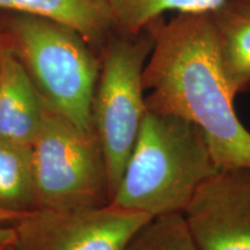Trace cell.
<instances>
[{"mask_svg": "<svg viewBox=\"0 0 250 250\" xmlns=\"http://www.w3.org/2000/svg\"><path fill=\"white\" fill-rule=\"evenodd\" d=\"M44 102L7 36H0V139L31 145L44 118Z\"/></svg>", "mask_w": 250, "mask_h": 250, "instance_id": "ba28073f", "label": "cell"}, {"mask_svg": "<svg viewBox=\"0 0 250 250\" xmlns=\"http://www.w3.org/2000/svg\"><path fill=\"white\" fill-rule=\"evenodd\" d=\"M219 169L195 123L147 109L110 204L151 218L183 213Z\"/></svg>", "mask_w": 250, "mask_h": 250, "instance_id": "7a4b0ae2", "label": "cell"}, {"mask_svg": "<svg viewBox=\"0 0 250 250\" xmlns=\"http://www.w3.org/2000/svg\"><path fill=\"white\" fill-rule=\"evenodd\" d=\"M182 214L199 250H250V167L219 169Z\"/></svg>", "mask_w": 250, "mask_h": 250, "instance_id": "52a82bcc", "label": "cell"}, {"mask_svg": "<svg viewBox=\"0 0 250 250\" xmlns=\"http://www.w3.org/2000/svg\"><path fill=\"white\" fill-rule=\"evenodd\" d=\"M125 250H199L182 213L153 218Z\"/></svg>", "mask_w": 250, "mask_h": 250, "instance_id": "4fadbf2b", "label": "cell"}, {"mask_svg": "<svg viewBox=\"0 0 250 250\" xmlns=\"http://www.w3.org/2000/svg\"><path fill=\"white\" fill-rule=\"evenodd\" d=\"M0 9L67 24L93 49L103 48L116 28L108 0H0Z\"/></svg>", "mask_w": 250, "mask_h": 250, "instance_id": "9c48e42d", "label": "cell"}, {"mask_svg": "<svg viewBox=\"0 0 250 250\" xmlns=\"http://www.w3.org/2000/svg\"><path fill=\"white\" fill-rule=\"evenodd\" d=\"M0 210L35 211L31 145L0 139Z\"/></svg>", "mask_w": 250, "mask_h": 250, "instance_id": "8fae6325", "label": "cell"}, {"mask_svg": "<svg viewBox=\"0 0 250 250\" xmlns=\"http://www.w3.org/2000/svg\"><path fill=\"white\" fill-rule=\"evenodd\" d=\"M0 250H15V249H14L13 243H12V245H5V246H1V247H0Z\"/></svg>", "mask_w": 250, "mask_h": 250, "instance_id": "9a60e30c", "label": "cell"}, {"mask_svg": "<svg viewBox=\"0 0 250 250\" xmlns=\"http://www.w3.org/2000/svg\"><path fill=\"white\" fill-rule=\"evenodd\" d=\"M153 44L146 28L137 35L109 39L102 48L92 125L107 165L110 201L147 112L143 73Z\"/></svg>", "mask_w": 250, "mask_h": 250, "instance_id": "5b68a950", "label": "cell"}, {"mask_svg": "<svg viewBox=\"0 0 250 250\" xmlns=\"http://www.w3.org/2000/svg\"><path fill=\"white\" fill-rule=\"evenodd\" d=\"M7 39L46 107L93 131L92 104L101 58L67 24L12 13Z\"/></svg>", "mask_w": 250, "mask_h": 250, "instance_id": "3957f363", "label": "cell"}, {"mask_svg": "<svg viewBox=\"0 0 250 250\" xmlns=\"http://www.w3.org/2000/svg\"><path fill=\"white\" fill-rule=\"evenodd\" d=\"M45 107L31 144L35 211H70L110 204L107 165L94 131Z\"/></svg>", "mask_w": 250, "mask_h": 250, "instance_id": "277c9868", "label": "cell"}, {"mask_svg": "<svg viewBox=\"0 0 250 250\" xmlns=\"http://www.w3.org/2000/svg\"><path fill=\"white\" fill-rule=\"evenodd\" d=\"M111 204L83 210H36L13 225L15 250H125L151 220Z\"/></svg>", "mask_w": 250, "mask_h": 250, "instance_id": "8992f818", "label": "cell"}, {"mask_svg": "<svg viewBox=\"0 0 250 250\" xmlns=\"http://www.w3.org/2000/svg\"><path fill=\"white\" fill-rule=\"evenodd\" d=\"M147 28L154 39L143 73L147 109L195 123L220 169L250 167V132L236 116L210 13L159 18Z\"/></svg>", "mask_w": 250, "mask_h": 250, "instance_id": "6da1fadb", "label": "cell"}, {"mask_svg": "<svg viewBox=\"0 0 250 250\" xmlns=\"http://www.w3.org/2000/svg\"><path fill=\"white\" fill-rule=\"evenodd\" d=\"M210 18L225 78L236 96L250 86V0H226Z\"/></svg>", "mask_w": 250, "mask_h": 250, "instance_id": "30bf717a", "label": "cell"}, {"mask_svg": "<svg viewBox=\"0 0 250 250\" xmlns=\"http://www.w3.org/2000/svg\"><path fill=\"white\" fill-rule=\"evenodd\" d=\"M115 26L124 35H137L166 12L211 13L226 0H108Z\"/></svg>", "mask_w": 250, "mask_h": 250, "instance_id": "7c38bea8", "label": "cell"}, {"mask_svg": "<svg viewBox=\"0 0 250 250\" xmlns=\"http://www.w3.org/2000/svg\"><path fill=\"white\" fill-rule=\"evenodd\" d=\"M26 214L0 210V247L14 243L15 232L12 224L18 221L19 219L23 218Z\"/></svg>", "mask_w": 250, "mask_h": 250, "instance_id": "5bb4252c", "label": "cell"}]
</instances>
